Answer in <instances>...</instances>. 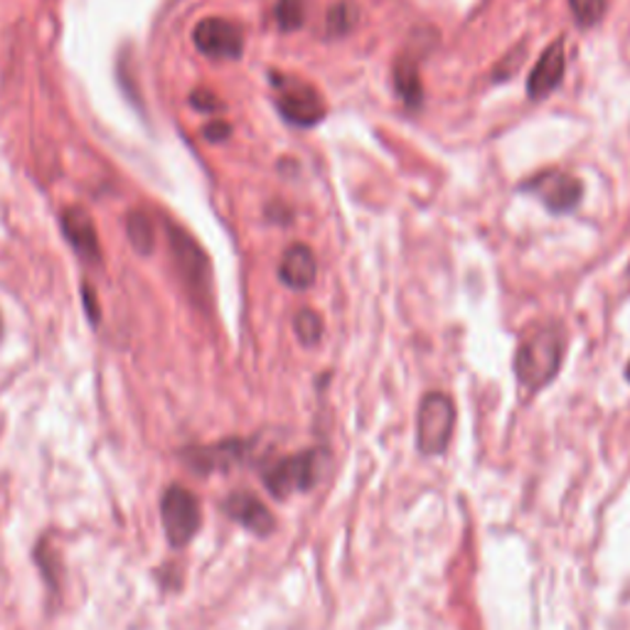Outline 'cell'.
I'll return each instance as SVG.
<instances>
[{"label": "cell", "instance_id": "1", "mask_svg": "<svg viewBox=\"0 0 630 630\" xmlns=\"http://www.w3.org/2000/svg\"><path fill=\"white\" fill-rule=\"evenodd\" d=\"M564 357V328L560 325H540L524 335L514 352V374L528 392L547 387L562 367Z\"/></svg>", "mask_w": 630, "mask_h": 630}, {"label": "cell", "instance_id": "2", "mask_svg": "<svg viewBox=\"0 0 630 630\" xmlns=\"http://www.w3.org/2000/svg\"><path fill=\"white\" fill-rule=\"evenodd\" d=\"M165 235L183 286L191 291V296L197 306H209V296H213V274H209V259L203 247L197 245L193 235H187L185 229L177 225H167Z\"/></svg>", "mask_w": 630, "mask_h": 630}, {"label": "cell", "instance_id": "3", "mask_svg": "<svg viewBox=\"0 0 630 630\" xmlns=\"http://www.w3.org/2000/svg\"><path fill=\"white\" fill-rule=\"evenodd\" d=\"M456 426V406L450 397L432 392L422 399L416 416V448L424 456H441L450 444Z\"/></svg>", "mask_w": 630, "mask_h": 630}, {"label": "cell", "instance_id": "4", "mask_svg": "<svg viewBox=\"0 0 630 630\" xmlns=\"http://www.w3.org/2000/svg\"><path fill=\"white\" fill-rule=\"evenodd\" d=\"M271 84H274V104L283 121L298 129H311L323 121L325 104L311 84L283 75H271Z\"/></svg>", "mask_w": 630, "mask_h": 630}, {"label": "cell", "instance_id": "5", "mask_svg": "<svg viewBox=\"0 0 630 630\" xmlns=\"http://www.w3.org/2000/svg\"><path fill=\"white\" fill-rule=\"evenodd\" d=\"M323 454L321 450H301L283 458L264 472V482L274 498H286L291 492H306L321 480Z\"/></svg>", "mask_w": 630, "mask_h": 630}, {"label": "cell", "instance_id": "6", "mask_svg": "<svg viewBox=\"0 0 630 630\" xmlns=\"http://www.w3.org/2000/svg\"><path fill=\"white\" fill-rule=\"evenodd\" d=\"M161 520L167 542L173 547H185L203 524V512H199V502L191 490L171 486L161 500Z\"/></svg>", "mask_w": 630, "mask_h": 630}, {"label": "cell", "instance_id": "7", "mask_svg": "<svg viewBox=\"0 0 630 630\" xmlns=\"http://www.w3.org/2000/svg\"><path fill=\"white\" fill-rule=\"evenodd\" d=\"M520 191L542 199V205L554 215L572 213L582 199V183L562 171H544L520 185Z\"/></svg>", "mask_w": 630, "mask_h": 630}, {"label": "cell", "instance_id": "8", "mask_svg": "<svg viewBox=\"0 0 630 630\" xmlns=\"http://www.w3.org/2000/svg\"><path fill=\"white\" fill-rule=\"evenodd\" d=\"M193 42L205 57L213 59H239L241 50H245L241 30L225 18L199 20L193 33Z\"/></svg>", "mask_w": 630, "mask_h": 630}, {"label": "cell", "instance_id": "9", "mask_svg": "<svg viewBox=\"0 0 630 630\" xmlns=\"http://www.w3.org/2000/svg\"><path fill=\"white\" fill-rule=\"evenodd\" d=\"M62 232H65L72 249L77 251V257L89 267L101 264V245L94 219L79 207H69L62 213Z\"/></svg>", "mask_w": 630, "mask_h": 630}, {"label": "cell", "instance_id": "10", "mask_svg": "<svg viewBox=\"0 0 630 630\" xmlns=\"http://www.w3.org/2000/svg\"><path fill=\"white\" fill-rule=\"evenodd\" d=\"M564 67H566L564 40H556L547 50H544V55L537 59V65H534V69L530 72V77H528L530 99H547L564 79Z\"/></svg>", "mask_w": 630, "mask_h": 630}, {"label": "cell", "instance_id": "11", "mask_svg": "<svg viewBox=\"0 0 630 630\" xmlns=\"http://www.w3.org/2000/svg\"><path fill=\"white\" fill-rule=\"evenodd\" d=\"M225 512L235 522H239L241 528H247L249 532L259 534V537H267V534H271L276 528L274 514L267 510L264 502H261L257 496H251V492H245V490L232 492V496L227 498Z\"/></svg>", "mask_w": 630, "mask_h": 630}, {"label": "cell", "instance_id": "12", "mask_svg": "<svg viewBox=\"0 0 630 630\" xmlns=\"http://www.w3.org/2000/svg\"><path fill=\"white\" fill-rule=\"evenodd\" d=\"M279 276L293 291L311 289L315 283V276H318V264H315L313 251L306 245L289 247V251L281 259Z\"/></svg>", "mask_w": 630, "mask_h": 630}, {"label": "cell", "instance_id": "13", "mask_svg": "<svg viewBox=\"0 0 630 630\" xmlns=\"http://www.w3.org/2000/svg\"><path fill=\"white\" fill-rule=\"evenodd\" d=\"M394 87L406 107L416 109L419 104H422L424 89H422V77H419V62L409 57L406 52H402V57H399L394 65Z\"/></svg>", "mask_w": 630, "mask_h": 630}, {"label": "cell", "instance_id": "14", "mask_svg": "<svg viewBox=\"0 0 630 630\" xmlns=\"http://www.w3.org/2000/svg\"><path fill=\"white\" fill-rule=\"evenodd\" d=\"M245 456V444L239 441H229V444H219L213 448H199L193 454V464H205L203 470L213 468H229L232 464H239V458Z\"/></svg>", "mask_w": 630, "mask_h": 630}, {"label": "cell", "instance_id": "15", "mask_svg": "<svg viewBox=\"0 0 630 630\" xmlns=\"http://www.w3.org/2000/svg\"><path fill=\"white\" fill-rule=\"evenodd\" d=\"M126 235H129L131 247L139 251V254H151L155 247V227L149 215L141 213V209H133V213L126 217Z\"/></svg>", "mask_w": 630, "mask_h": 630}, {"label": "cell", "instance_id": "16", "mask_svg": "<svg viewBox=\"0 0 630 630\" xmlns=\"http://www.w3.org/2000/svg\"><path fill=\"white\" fill-rule=\"evenodd\" d=\"M293 328H296V335H298V340L303 345H315L321 338H323V321H321V315L306 308V311H301L296 315V321H293Z\"/></svg>", "mask_w": 630, "mask_h": 630}, {"label": "cell", "instance_id": "17", "mask_svg": "<svg viewBox=\"0 0 630 630\" xmlns=\"http://www.w3.org/2000/svg\"><path fill=\"white\" fill-rule=\"evenodd\" d=\"M276 20L281 30H298L306 20V0H279Z\"/></svg>", "mask_w": 630, "mask_h": 630}, {"label": "cell", "instance_id": "18", "mask_svg": "<svg viewBox=\"0 0 630 630\" xmlns=\"http://www.w3.org/2000/svg\"><path fill=\"white\" fill-rule=\"evenodd\" d=\"M569 6L574 10L576 23L582 28H594L604 18L606 0H569Z\"/></svg>", "mask_w": 630, "mask_h": 630}, {"label": "cell", "instance_id": "19", "mask_svg": "<svg viewBox=\"0 0 630 630\" xmlns=\"http://www.w3.org/2000/svg\"><path fill=\"white\" fill-rule=\"evenodd\" d=\"M357 23V8L352 3H338L328 15V28L333 35H343L352 30V25Z\"/></svg>", "mask_w": 630, "mask_h": 630}, {"label": "cell", "instance_id": "20", "mask_svg": "<svg viewBox=\"0 0 630 630\" xmlns=\"http://www.w3.org/2000/svg\"><path fill=\"white\" fill-rule=\"evenodd\" d=\"M191 104L193 107H197L199 111H217L219 109V101H217L215 94H209L205 89H197L191 97Z\"/></svg>", "mask_w": 630, "mask_h": 630}, {"label": "cell", "instance_id": "21", "mask_svg": "<svg viewBox=\"0 0 630 630\" xmlns=\"http://www.w3.org/2000/svg\"><path fill=\"white\" fill-rule=\"evenodd\" d=\"M227 135H229V126H227V123H222V121H219V123H209L207 129H205V139H207V141H213V143L225 141Z\"/></svg>", "mask_w": 630, "mask_h": 630}, {"label": "cell", "instance_id": "22", "mask_svg": "<svg viewBox=\"0 0 630 630\" xmlns=\"http://www.w3.org/2000/svg\"><path fill=\"white\" fill-rule=\"evenodd\" d=\"M626 377H628V382H630V365H628V370H626Z\"/></svg>", "mask_w": 630, "mask_h": 630}]
</instances>
